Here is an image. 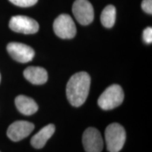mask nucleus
Instances as JSON below:
<instances>
[{"label": "nucleus", "instance_id": "obj_15", "mask_svg": "<svg viewBox=\"0 0 152 152\" xmlns=\"http://www.w3.org/2000/svg\"><path fill=\"white\" fill-rule=\"evenodd\" d=\"M143 39L147 44L152 42V28L148 27L143 31Z\"/></svg>", "mask_w": 152, "mask_h": 152}, {"label": "nucleus", "instance_id": "obj_2", "mask_svg": "<svg viewBox=\"0 0 152 152\" xmlns=\"http://www.w3.org/2000/svg\"><path fill=\"white\" fill-rule=\"evenodd\" d=\"M126 140V133L122 125L112 123L108 125L105 131V140L109 152H119L123 149Z\"/></svg>", "mask_w": 152, "mask_h": 152}, {"label": "nucleus", "instance_id": "obj_1", "mask_svg": "<svg viewBox=\"0 0 152 152\" xmlns=\"http://www.w3.org/2000/svg\"><path fill=\"white\" fill-rule=\"evenodd\" d=\"M91 77L86 72H80L72 76L66 86V95L72 106L79 107L86 101L90 88Z\"/></svg>", "mask_w": 152, "mask_h": 152}, {"label": "nucleus", "instance_id": "obj_11", "mask_svg": "<svg viewBox=\"0 0 152 152\" xmlns=\"http://www.w3.org/2000/svg\"><path fill=\"white\" fill-rule=\"evenodd\" d=\"M54 125L53 124L47 125L32 137L30 144L35 149H42L45 147L47 142L54 134Z\"/></svg>", "mask_w": 152, "mask_h": 152}, {"label": "nucleus", "instance_id": "obj_8", "mask_svg": "<svg viewBox=\"0 0 152 152\" xmlns=\"http://www.w3.org/2000/svg\"><path fill=\"white\" fill-rule=\"evenodd\" d=\"M83 144L86 152H101L104 147L102 134L97 129L89 128L83 133Z\"/></svg>", "mask_w": 152, "mask_h": 152}, {"label": "nucleus", "instance_id": "obj_6", "mask_svg": "<svg viewBox=\"0 0 152 152\" xmlns=\"http://www.w3.org/2000/svg\"><path fill=\"white\" fill-rule=\"evenodd\" d=\"M72 10L76 20L81 25L87 26L94 20V9L88 0H75Z\"/></svg>", "mask_w": 152, "mask_h": 152}, {"label": "nucleus", "instance_id": "obj_9", "mask_svg": "<svg viewBox=\"0 0 152 152\" xmlns=\"http://www.w3.org/2000/svg\"><path fill=\"white\" fill-rule=\"evenodd\" d=\"M35 125L33 123L24 121L13 123L7 130V136L13 142H18L27 137L33 132Z\"/></svg>", "mask_w": 152, "mask_h": 152}, {"label": "nucleus", "instance_id": "obj_12", "mask_svg": "<svg viewBox=\"0 0 152 152\" xmlns=\"http://www.w3.org/2000/svg\"><path fill=\"white\" fill-rule=\"evenodd\" d=\"M15 104L18 111L26 115H33L38 110V106L35 101L24 95L17 96L15 99Z\"/></svg>", "mask_w": 152, "mask_h": 152}, {"label": "nucleus", "instance_id": "obj_14", "mask_svg": "<svg viewBox=\"0 0 152 152\" xmlns=\"http://www.w3.org/2000/svg\"><path fill=\"white\" fill-rule=\"evenodd\" d=\"M11 3L20 7H29L35 5L38 0H9Z\"/></svg>", "mask_w": 152, "mask_h": 152}, {"label": "nucleus", "instance_id": "obj_17", "mask_svg": "<svg viewBox=\"0 0 152 152\" xmlns=\"http://www.w3.org/2000/svg\"><path fill=\"white\" fill-rule=\"evenodd\" d=\"M0 82H1V75H0Z\"/></svg>", "mask_w": 152, "mask_h": 152}, {"label": "nucleus", "instance_id": "obj_10", "mask_svg": "<svg viewBox=\"0 0 152 152\" xmlns=\"http://www.w3.org/2000/svg\"><path fill=\"white\" fill-rule=\"evenodd\" d=\"M25 78L33 85L45 84L48 80V73L45 68L37 66H30L23 72Z\"/></svg>", "mask_w": 152, "mask_h": 152}, {"label": "nucleus", "instance_id": "obj_4", "mask_svg": "<svg viewBox=\"0 0 152 152\" xmlns=\"http://www.w3.org/2000/svg\"><path fill=\"white\" fill-rule=\"evenodd\" d=\"M53 28L56 35L61 39H71L76 35V26L73 18L68 14H61L55 19Z\"/></svg>", "mask_w": 152, "mask_h": 152}, {"label": "nucleus", "instance_id": "obj_7", "mask_svg": "<svg viewBox=\"0 0 152 152\" xmlns=\"http://www.w3.org/2000/svg\"><path fill=\"white\" fill-rule=\"evenodd\" d=\"M7 51L13 58L19 63H28L33 60L35 51L28 45L19 42H10L7 45Z\"/></svg>", "mask_w": 152, "mask_h": 152}, {"label": "nucleus", "instance_id": "obj_16", "mask_svg": "<svg viewBox=\"0 0 152 152\" xmlns=\"http://www.w3.org/2000/svg\"><path fill=\"white\" fill-rule=\"evenodd\" d=\"M142 8L146 13L152 14V0H143L142 2Z\"/></svg>", "mask_w": 152, "mask_h": 152}, {"label": "nucleus", "instance_id": "obj_5", "mask_svg": "<svg viewBox=\"0 0 152 152\" xmlns=\"http://www.w3.org/2000/svg\"><path fill=\"white\" fill-rule=\"evenodd\" d=\"M9 28L16 33L35 34L39 30V24L34 19L26 16H15L9 21Z\"/></svg>", "mask_w": 152, "mask_h": 152}, {"label": "nucleus", "instance_id": "obj_13", "mask_svg": "<svg viewBox=\"0 0 152 152\" xmlns=\"http://www.w3.org/2000/svg\"><path fill=\"white\" fill-rule=\"evenodd\" d=\"M116 10L113 5L106 6L101 14V22L105 28H111L115 24Z\"/></svg>", "mask_w": 152, "mask_h": 152}, {"label": "nucleus", "instance_id": "obj_3", "mask_svg": "<svg viewBox=\"0 0 152 152\" xmlns=\"http://www.w3.org/2000/svg\"><path fill=\"white\" fill-rule=\"evenodd\" d=\"M124 92L120 85H112L106 89L98 99V105L103 110H111L123 103Z\"/></svg>", "mask_w": 152, "mask_h": 152}]
</instances>
